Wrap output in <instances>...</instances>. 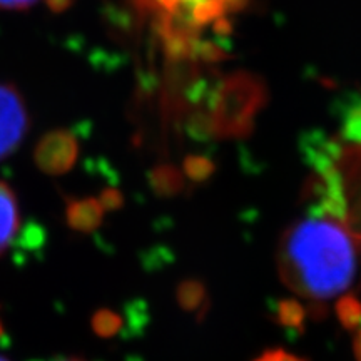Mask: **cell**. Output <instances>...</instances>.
<instances>
[{
    "label": "cell",
    "mask_w": 361,
    "mask_h": 361,
    "mask_svg": "<svg viewBox=\"0 0 361 361\" xmlns=\"http://www.w3.org/2000/svg\"><path fill=\"white\" fill-rule=\"evenodd\" d=\"M154 188L159 189L161 192H174V189L180 188V176L178 171L171 166H161L151 176Z\"/></svg>",
    "instance_id": "cell-8"
},
{
    "label": "cell",
    "mask_w": 361,
    "mask_h": 361,
    "mask_svg": "<svg viewBox=\"0 0 361 361\" xmlns=\"http://www.w3.org/2000/svg\"><path fill=\"white\" fill-rule=\"evenodd\" d=\"M360 246V239L333 216L323 211L306 216L281 238L278 251L281 279L306 300H331L353 283Z\"/></svg>",
    "instance_id": "cell-1"
},
{
    "label": "cell",
    "mask_w": 361,
    "mask_h": 361,
    "mask_svg": "<svg viewBox=\"0 0 361 361\" xmlns=\"http://www.w3.org/2000/svg\"><path fill=\"white\" fill-rule=\"evenodd\" d=\"M184 168H186V173L189 178L192 179H204L213 173L214 166L213 162L207 161L206 157H201V156H191L186 159V164H184Z\"/></svg>",
    "instance_id": "cell-9"
},
{
    "label": "cell",
    "mask_w": 361,
    "mask_h": 361,
    "mask_svg": "<svg viewBox=\"0 0 361 361\" xmlns=\"http://www.w3.org/2000/svg\"><path fill=\"white\" fill-rule=\"evenodd\" d=\"M29 126V111L20 90L8 82H0V161L20 147Z\"/></svg>",
    "instance_id": "cell-3"
},
{
    "label": "cell",
    "mask_w": 361,
    "mask_h": 361,
    "mask_svg": "<svg viewBox=\"0 0 361 361\" xmlns=\"http://www.w3.org/2000/svg\"><path fill=\"white\" fill-rule=\"evenodd\" d=\"M37 0H0V11H25Z\"/></svg>",
    "instance_id": "cell-11"
},
{
    "label": "cell",
    "mask_w": 361,
    "mask_h": 361,
    "mask_svg": "<svg viewBox=\"0 0 361 361\" xmlns=\"http://www.w3.org/2000/svg\"><path fill=\"white\" fill-rule=\"evenodd\" d=\"M56 361H85L82 358H74V356H69V358H59Z\"/></svg>",
    "instance_id": "cell-13"
},
{
    "label": "cell",
    "mask_w": 361,
    "mask_h": 361,
    "mask_svg": "<svg viewBox=\"0 0 361 361\" xmlns=\"http://www.w3.org/2000/svg\"><path fill=\"white\" fill-rule=\"evenodd\" d=\"M2 333H4V328H2V322H0V336H2Z\"/></svg>",
    "instance_id": "cell-14"
},
{
    "label": "cell",
    "mask_w": 361,
    "mask_h": 361,
    "mask_svg": "<svg viewBox=\"0 0 361 361\" xmlns=\"http://www.w3.org/2000/svg\"><path fill=\"white\" fill-rule=\"evenodd\" d=\"M74 2H75V0H45L49 11L54 12V13H62V12L69 11Z\"/></svg>",
    "instance_id": "cell-12"
},
{
    "label": "cell",
    "mask_w": 361,
    "mask_h": 361,
    "mask_svg": "<svg viewBox=\"0 0 361 361\" xmlns=\"http://www.w3.org/2000/svg\"><path fill=\"white\" fill-rule=\"evenodd\" d=\"M79 141L71 130L54 129L39 139L34 149L35 166L49 176H62L74 168L79 157Z\"/></svg>",
    "instance_id": "cell-4"
},
{
    "label": "cell",
    "mask_w": 361,
    "mask_h": 361,
    "mask_svg": "<svg viewBox=\"0 0 361 361\" xmlns=\"http://www.w3.org/2000/svg\"><path fill=\"white\" fill-rule=\"evenodd\" d=\"M104 207L94 197H78L67 201L66 223L78 233L96 231L102 221Z\"/></svg>",
    "instance_id": "cell-6"
},
{
    "label": "cell",
    "mask_w": 361,
    "mask_h": 361,
    "mask_svg": "<svg viewBox=\"0 0 361 361\" xmlns=\"http://www.w3.org/2000/svg\"><path fill=\"white\" fill-rule=\"evenodd\" d=\"M121 328V318L109 310H99L92 316V329L99 336H112Z\"/></svg>",
    "instance_id": "cell-7"
},
{
    "label": "cell",
    "mask_w": 361,
    "mask_h": 361,
    "mask_svg": "<svg viewBox=\"0 0 361 361\" xmlns=\"http://www.w3.org/2000/svg\"><path fill=\"white\" fill-rule=\"evenodd\" d=\"M20 209L16 192L0 180V256L6 252L19 233Z\"/></svg>",
    "instance_id": "cell-5"
},
{
    "label": "cell",
    "mask_w": 361,
    "mask_h": 361,
    "mask_svg": "<svg viewBox=\"0 0 361 361\" xmlns=\"http://www.w3.org/2000/svg\"><path fill=\"white\" fill-rule=\"evenodd\" d=\"M0 361H8L7 358H4V356H0Z\"/></svg>",
    "instance_id": "cell-15"
},
{
    "label": "cell",
    "mask_w": 361,
    "mask_h": 361,
    "mask_svg": "<svg viewBox=\"0 0 361 361\" xmlns=\"http://www.w3.org/2000/svg\"><path fill=\"white\" fill-rule=\"evenodd\" d=\"M266 101L264 85L252 75L234 74L221 85L214 97L209 124L214 134L241 135L252 128L256 112Z\"/></svg>",
    "instance_id": "cell-2"
},
{
    "label": "cell",
    "mask_w": 361,
    "mask_h": 361,
    "mask_svg": "<svg viewBox=\"0 0 361 361\" xmlns=\"http://www.w3.org/2000/svg\"><path fill=\"white\" fill-rule=\"evenodd\" d=\"M99 202H101L104 209L112 211L123 204V196H121V192L117 189H106V191H102L101 197H99Z\"/></svg>",
    "instance_id": "cell-10"
}]
</instances>
